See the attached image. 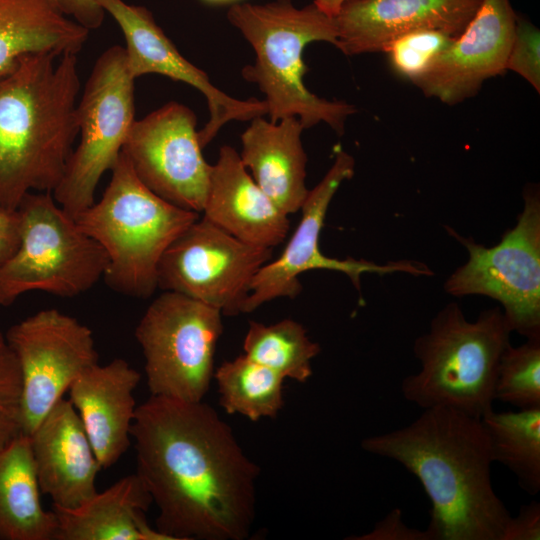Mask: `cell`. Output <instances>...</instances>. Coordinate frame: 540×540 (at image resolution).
I'll return each mask as SVG.
<instances>
[{"mask_svg":"<svg viewBox=\"0 0 540 540\" xmlns=\"http://www.w3.org/2000/svg\"><path fill=\"white\" fill-rule=\"evenodd\" d=\"M137 471L169 540H243L260 468L210 405L151 395L131 427Z\"/></svg>","mask_w":540,"mask_h":540,"instance_id":"cell-1","label":"cell"},{"mask_svg":"<svg viewBox=\"0 0 540 540\" xmlns=\"http://www.w3.org/2000/svg\"><path fill=\"white\" fill-rule=\"evenodd\" d=\"M423 410L407 426L363 439L362 449L421 483L431 503L429 540H502L511 515L492 486L481 420L446 407Z\"/></svg>","mask_w":540,"mask_h":540,"instance_id":"cell-2","label":"cell"},{"mask_svg":"<svg viewBox=\"0 0 540 540\" xmlns=\"http://www.w3.org/2000/svg\"><path fill=\"white\" fill-rule=\"evenodd\" d=\"M76 54L31 53L0 70V207L53 192L79 133Z\"/></svg>","mask_w":540,"mask_h":540,"instance_id":"cell-3","label":"cell"},{"mask_svg":"<svg viewBox=\"0 0 540 540\" xmlns=\"http://www.w3.org/2000/svg\"><path fill=\"white\" fill-rule=\"evenodd\" d=\"M227 19L255 52V62L242 69V76L264 94L271 122L296 117L305 129L323 122L336 133H344L356 107L318 97L303 81L308 71L303 60L305 47L316 41L337 44L334 17L313 2L298 8L291 0H273L231 4Z\"/></svg>","mask_w":540,"mask_h":540,"instance_id":"cell-4","label":"cell"},{"mask_svg":"<svg viewBox=\"0 0 540 540\" xmlns=\"http://www.w3.org/2000/svg\"><path fill=\"white\" fill-rule=\"evenodd\" d=\"M512 332L500 306L470 321L457 303L447 304L414 342L420 369L402 380L403 397L422 409L446 407L480 419L493 409L498 365Z\"/></svg>","mask_w":540,"mask_h":540,"instance_id":"cell-5","label":"cell"},{"mask_svg":"<svg viewBox=\"0 0 540 540\" xmlns=\"http://www.w3.org/2000/svg\"><path fill=\"white\" fill-rule=\"evenodd\" d=\"M111 172L102 198L74 219L107 254L106 284L121 294L148 298L158 288L162 255L199 213L152 192L122 152Z\"/></svg>","mask_w":540,"mask_h":540,"instance_id":"cell-6","label":"cell"},{"mask_svg":"<svg viewBox=\"0 0 540 540\" xmlns=\"http://www.w3.org/2000/svg\"><path fill=\"white\" fill-rule=\"evenodd\" d=\"M20 242L0 270V306L30 291L74 297L91 289L108 266L105 250L51 192H30L17 207Z\"/></svg>","mask_w":540,"mask_h":540,"instance_id":"cell-7","label":"cell"},{"mask_svg":"<svg viewBox=\"0 0 540 540\" xmlns=\"http://www.w3.org/2000/svg\"><path fill=\"white\" fill-rule=\"evenodd\" d=\"M222 316L217 308L173 291L153 300L135 329L151 395L203 401L214 376Z\"/></svg>","mask_w":540,"mask_h":540,"instance_id":"cell-8","label":"cell"},{"mask_svg":"<svg viewBox=\"0 0 540 540\" xmlns=\"http://www.w3.org/2000/svg\"><path fill=\"white\" fill-rule=\"evenodd\" d=\"M523 198L515 226L491 247L447 230L466 248L468 260L447 278L444 289L455 297L496 300L512 331L528 339L540 337L539 189L528 186Z\"/></svg>","mask_w":540,"mask_h":540,"instance_id":"cell-9","label":"cell"},{"mask_svg":"<svg viewBox=\"0 0 540 540\" xmlns=\"http://www.w3.org/2000/svg\"><path fill=\"white\" fill-rule=\"evenodd\" d=\"M134 80L124 47L113 45L96 60L77 103L79 143L52 192L73 218L95 202L103 174L113 168L135 121Z\"/></svg>","mask_w":540,"mask_h":540,"instance_id":"cell-10","label":"cell"},{"mask_svg":"<svg viewBox=\"0 0 540 540\" xmlns=\"http://www.w3.org/2000/svg\"><path fill=\"white\" fill-rule=\"evenodd\" d=\"M272 249L243 242L198 218L162 255L157 285L234 316L242 313L251 282L272 259Z\"/></svg>","mask_w":540,"mask_h":540,"instance_id":"cell-11","label":"cell"},{"mask_svg":"<svg viewBox=\"0 0 540 540\" xmlns=\"http://www.w3.org/2000/svg\"><path fill=\"white\" fill-rule=\"evenodd\" d=\"M354 158L340 151L322 180L312 189L301 206V219L281 255L263 265L254 276L242 313H250L262 304L277 298H295L302 290L299 276L310 270H330L348 276L360 291L365 273L385 275L404 272L415 276H431L425 264L414 261H394L376 264L354 258L337 259L320 251V233L329 205L340 185L353 177Z\"/></svg>","mask_w":540,"mask_h":540,"instance_id":"cell-12","label":"cell"},{"mask_svg":"<svg viewBox=\"0 0 540 540\" xmlns=\"http://www.w3.org/2000/svg\"><path fill=\"white\" fill-rule=\"evenodd\" d=\"M22 381V434L30 436L71 384L98 363L93 332L57 309H43L5 334Z\"/></svg>","mask_w":540,"mask_h":540,"instance_id":"cell-13","label":"cell"},{"mask_svg":"<svg viewBox=\"0 0 540 540\" xmlns=\"http://www.w3.org/2000/svg\"><path fill=\"white\" fill-rule=\"evenodd\" d=\"M196 125V115L189 107L170 101L133 122L121 152L152 192L200 213L211 165L203 157Z\"/></svg>","mask_w":540,"mask_h":540,"instance_id":"cell-14","label":"cell"},{"mask_svg":"<svg viewBox=\"0 0 540 540\" xmlns=\"http://www.w3.org/2000/svg\"><path fill=\"white\" fill-rule=\"evenodd\" d=\"M96 1L114 19L124 35L127 69L133 79L156 73L184 82L204 95L210 117L198 131L202 148L213 140L226 123L267 115L264 100L236 99L212 84L203 70L182 56L146 7L123 0Z\"/></svg>","mask_w":540,"mask_h":540,"instance_id":"cell-15","label":"cell"},{"mask_svg":"<svg viewBox=\"0 0 540 540\" xmlns=\"http://www.w3.org/2000/svg\"><path fill=\"white\" fill-rule=\"evenodd\" d=\"M517 18L510 0H482L462 33L414 85L447 105L475 96L485 81L507 70Z\"/></svg>","mask_w":540,"mask_h":540,"instance_id":"cell-16","label":"cell"},{"mask_svg":"<svg viewBox=\"0 0 540 540\" xmlns=\"http://www.w3.org/2000/svg\"><path fill=\"white\" fill-rule=\"evenodd\" d=\"M482 0H349L334 16L336 47L345 55L385 52L397 38L418 30L457 37Z\"/></svg>","mask_w":540,"mask_h":540,"instance_id":"cell-17","label":"cell"},{"mask_svg":"<svg viewBox=\"0 0 540 540\" xmlns=\"http://www.w3.org/2000/svg\"><path fill=\"white\" fill-rule=\"evenodd\" d=\"M41 493L73 509L96 494L102 467L71 401L61 399L29 436Z\"/></svg>","mask_w":540,"mask_h":540,"instance_id":"cell-18","label":"cell"},{"mask_svg":"<svg viewBox=\"0 0 540 540\" xmlns=\"http://www.w3.org/2000/svg\"><path fill=\"white\" fill-rule=\"evenodd\" d=\"M203 217L236 237L257 246L274 248L290 229L285 214L256 184L239 153L224 145L211 165Z\"/></svg>","mask_w":540,"mask_h":540,"instance_id":"cell-19","label":"cell"},{"mask_svg":"<svg viewBox=\"0 0 540 540\" xmlns=\"http://www.w3.org/2000/svg\"><path fill=\"white\" fill-rule=\"evenodd\" d=\"M140 379L126 360L115 358L86 369L68 390L102 469L114 465L130 446L137 409L133 392Z\"/></svg>","mask_w":540,"mask_h":540,"instance_id":"cell-20","label":"cell"},{"mask_svg":"<svg viewBox=\"0 0 540 540\" xmlns=\"http://www.w3.org/2000/svg\"><path fill=\"white\" fill-rule=\"evenodd\" d=\"M241 135L240 159L263 192L287 215L298 212L306 187L307 155L298 118L277 122L258 116Z\"/></svg>","mask_w":540,"mask_h":540,"instance_id":"cell-21","label":"cell"},{"mask_svg":"<svg viewBox=\"0 0 540 540\" xmlns=\"http://www.w3.org/2000/svg\"><path fill=\"white\" fill-rule=\"evenodd\" d=\"M152 503L140 477L125 476L76 508L53 506L55 540H169L147 522Z\"/></svg>","mask_w":540,"mask_h":540,"instance_id":"cell-22","label":"cell"},{"mask_svg":"<svg viewBox=\"0 0 540 540\" xmlns=\"http://www.w3.org/2000/svg\"><path fill=\"white\" fill-rule=\"evenodd\" d=\"M89 32L50 0H0V70L31 53L77 55Z\"/></svg>","mask_w":540,"mask_h":540,"instance_id":"cell-23","label":"cell"},{"mask_svg":"<svg viewBox=\"0 0 540 540\" xmlns=\"http://www.w3.org/2000/svg\"><path fill=\"white\" fill-rule=\"evenodd\" d=\"M30 437L0 449V540H55L58 522L43 508Z\"/></svg>","mask_w":540,"mask_h":540,"instance_id":"cell-24","label":"cell"},{"mask_svg":"<svg viewBox=\"0 0 540 540\" xmlns=\"http://www.w3.org/2000/svg\"><path fill=\"white\" fill-rule=\"evenodd\" d=\"M493 461L507 467L525 492L540 491V407L519 411H487L480 418Z\"/></svg>","mask_w":540,"mask_h":540,"instance_id":"cell-25","label":"cell"},{"mask_svg":"<svg viewBox=\"0 0 540 540\" xmlns=\"http://www.w3.org/2000/svg\"><path fill=\"white\" fill-rule=\"evenodd\" d=\"M213 377L219 403L228 414H240L256 422L275 418L284 405V379L244 354L222 363Z\"/></svg>","mask_w":540,"mask_h":540,"instance_id":"cell-26","label":"cell"},{"mask_svg":"<svg viewBox=\"0 0 540 540\" xmlns=\"http://www.w3.org/2000/svg\"><path fill=\"white\" fill-rule=\"evenodd\" d=\"M243 350L245 356L283 379L305 383L313 374L311 363L321 348L302 324L286 318L270 325L250 321Z\"/></svg>","mask_w":540,"mask_h":540,"instance_id":"cell-27","label":"cell"},{"mask_svg":"<svg viewBox=\"0 0 540 540\" xmlns=\"http://www.w3.org/2000/svg\"><path fill=\"white\" fill-rule=\"evenodd\" d=\"M494 400L519 410L540 407V337L503 352L497 370Z\"/></svg>","mask_w":540,"mask_h":540,"instance_id":"cell-28","label":"cell"},{"mask_svg":"<svg viewBox=\"0 0 540 540\" xmlns=\"http://www.w3.org/2000/svg\"><path fill=\"white\" fill-rule=\"evenodd\" d=\"M455 37L438 30H418L395 39L385 50L392 70L413 84L433 65Z\"/></svg>","mask_w":540,"mask_h":540,"instance_id":"cell-29","label":"cell"},{"mask_svg":"<svg viewBox=\"0 0 540 540\" xmlns=\"http://www.w3.org/2000/svg\"><path fill=\"white\" fill-rule=\"evenodd\" d=\"M21 399L19 365L0 330V449L22 435Z\"/></svg>","mask_w":540,"mask_h":540,"instance_id":"cell-30","label":"cell"},{"mask_svg":"<svg viewBox=\"0 0 540 540\" xmlns=\"http://www.w3.org/2000/svg\"><path fill=\"white\" fill-rule=\"evenodd\" d=\"M506 69L520 75L540 92V31L519 15Z\"/></svg>","mask_w":540,"mask_h":540,"instance_id":"cell-31","label":"cell"},{"mask_svg":"<svg viewBox=\"0 0 540 540\" xmlns=\"http://www.w3.org/2000/svg\"><path fill=\"white\" fill-rule=\"evenodd\" d=\"M357 540H429L425 531L409 528L402 520V511L393 509L384 519L376 523L374 528L361 536L348 537Z\"/></svg>","mask_w":540,"mask_h":540,"instance_id":"cell-32","label":"cell"},{"mask_svg":"<svg viewBox=\"0 0 540 540\" xmlns=\"http://www.w3.org/2000/svg\"><path fill=\"white\" fill-rule=\"evenodd\" d=\"M540 503L532 501L521 506L515 516H510L502 540H539Z\"/></svg>","mask_w":540,"mask_h":540,"instance_id":"cell-33","label":"cell"},{"mask_svg":"<svg viewBox=\"0 0 540 540\" xmlns=\"http://www.w3.org/2000/svg\"><path fill=\"white\" fill-rule=\"evenodd\" d=\"M64 15L86 29H98L105 18V11L96 0H50Z\"/></svg>","mask_w":540,"mask_h":540,"instance_id":"cell-34","label":"cell"},{"mask_svg":"<svg viewBox=\"0 0 540 540\" xmlns=\"http://www.w3.org/2000/svg\"><path fill=\"white\" fill-rule=\"evenodd\" d=\"M20 242L17 210L0 207V270L16 252Z\"/></svg>","mask_w":540,"mask_h":540,"instance_id":"cell-35","label":"cell"},{"mask_svg":"<svg viewBox=\"0 0 540 540\" xmlns=\"http://www.w3.org/2000/svg\"><path fill=\"white\" fill-rule=\"evenodd\" d=\"M347 1L349 0H313V3L324 13L334 17Z\"/></svg>","mask_w":540,"mask_h":540,"instance_id":"cell-36","label":"cell"},{"mask_svg":"<svg viewBox=\"0 0 540 540\" xmlns=\"http://www.w3.org/2000/svg\"><path fill=\"white\" fill-rule=\"evenodd\" d=\"M207 4H227V3H237L240 0H201Z\"/></svg>","mask_w":540,"mask_h":540,"instance_id":"cell-37","label":"cell"}]
</instances>
